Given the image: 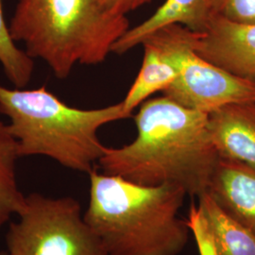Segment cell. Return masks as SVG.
Returning <instances> with one entry per match:
<instances>
[{"mask_svg":"<svg viewBox=\"0 0 255 255\" xmlns=\"http://www.w3.org/2000/svg\"><path fill=\"white\" fill-rule=\"evenodd\" d=\"M134 121L131 143L105 147L98 163L103 173L143 185H177L197 199L205 193L219 158L208 114L163 96L144 101Z\"/></svg>","mask_w":255,"mask_h":255,"instance_id":"1","label":"cell"},{"mask_svg":"<svg viewBox=\"0 0 255 255\" xmlns=\"http://www.w3.org/2000/svg\"><path fill=\"white\" fill-rule=\"evenodd\" d=\"M84 220L108 255H178L191 230L179 216L187 196L172 184L143 185L117 175L89 174Z\"/></svg>","mask_w":255,"mask_h":255,"instance_id":"2","label":"cell"},{"mask_svg":"<svg viewBox=\"0 0 255 255\" xmlns=\"http://www.w3.org/2000/svg\"><path fill=\"white\" fill-rule=\"evenodd\" d=\"M0 114L9 119L22 157L45 156L74 171L91 173L103 155L99 130L131 118L122 101L99 109H79L61 101L46 86L10 89L0 83Z\"/></svg>","mask_w":255,"mask_h":255,"instance_id":"3","label":"cell"},{"mask_svg":"<svg viewBox=\"0 0 255 255\" xmlns=\"http://www.w3.org/2000/svg\"><path fill=\"white\" fill-rule=\"evenodd\" d=\"M129 27L127 16L111 13L98 0H18L9 24L12 40L59 80L77 64H102Z\"/></svg>","mask_w":255,"mask_h":255,"instance_id":"4","label":"cell"},{"mask_svg":"<svg viewBox=\"0 0 255 255\" xmlns=\"http://www.w3.org/2000/svg\"><path fill=\"white\" fill-rule=\"evenodd\" d=\"M193 32L181 25H171L144 41L154 45L176 69V79L163 92L164 97L206 114L232 103L255 101V83L197 54L191 45Z\"/></svg>","mask_w":255,"mask_h":255,"instance_id":"5","label":"cell"},{"mask_svg":"<svg viewBox=\"0 0 255 255\" xmlns=\"http://www.w3.org/2000/svg\"><path fill=\"white\" fill-rule=\"evenodd\" d=\"M17 217L6 235L10 255H108L71 197L31 193Z\"/></svg>","mask_w":255,"mask_h":255,"instance_id":"6","label":"cell"},{"mask_svg":"<svg viewBox=\"0 0 255 255\" xmlns=\"http://www.w3.org/2000/svg\"><path fill=\"white\" fill-rule=\"evenodd\" d=\"M191 45L206 61L255 83V25L214 15L206 31L193 32Z\"/></svg>","mask_w":255,"mask_h":255,"instance_id":"7","label":"cell"},{"mask_svg":"<svg viewBox=\"0 0 255 255\" xmlns=\"http://www.w3.org/2000/svg\"><path fill=\"white\" fill-rule=\"evenodd\" d=\"M208 130L219 157L255 167V101L232 103L211 112Z\"/></svg>","mask_w":255,"mask_h":255,"instance_id":"8","label":"cell"},{"mask_svg":"<svg viewBox=\"0 0 255 255\" xmlns=\"http://www.w3.org/2000/svg\"><path fill=\"white\" fill-rule=\"evenodd\" d=\"M206 192L221 209L255 234V167L219 157Z\"/></svg>","mask_w":255,"mask_h":255,"instance_id":"9","label":"cell"},{"mask_svg":"<svg viewBox=\"0 0 255 255\" xmlns=\"http://www.w3.org/2000/svg\"><path fill=\"white\" fill-rule=\"evenodd\" d=\"M214 17L211 0H165L154 13L135 27H129L112 48V53L125 54L142 45L157 30L181 25L194 32L206 31Z\"/></svg>","mask_w":255,"mask_h":255,"instance_id":"10","label":"cell"},{"mask_svg":"<svg viewBox=\"0 0 255 255\" xmlns=\"http://www.w3.org/2000/svg\"><path fill=\"white\" fill-rule=\"evenodd\" d=\"M198 207L217 255H255V233L230 217L207 192L198 198Z\"/></svg>","mask_w":255,"mask_h":255,"instance_id":"11","label":"cell"},{"mask_svg":"<svg viewBox=\"0 0 255 255\" xmlns=\"http://www.w3.org/2000/svg\"><path fill=\"white\" fill-rule=\"evenodd\" d=\"M144 58L135 81L122 101L123 109L132 116L133 110L148 97L157 92H164L175 81L176 69L163 53L151 43L144 42Z\"/></svg>","mask_w":255,"mask_h":255,"instance_id":"12","label":"cell"},{"mask_svg":"<svg viewBox=\"0 0 255 255\" xmlns=\"http://www.w3.org/2000/svg\"><path fill=\"white\" fill-rule=\"evenodd\" d=\"M21 158L8 124L0 120V228L23 209L26 196L19 189L16 167Z\"/></svg>","mask_w":255,"mask_h":255,"instance_id":"13","label":"cell"},{"mask_svg":"<svg viewBox=\"0 0 255 255\" xmlns=\"http://www.w3.org/2000/svg\"><path fill=\"white\" fill-rule=\"evenodd\" d=\"M0 64L9 82L16 88H25L31 81L34 60L17 46L9 33L0 0Z\"/></svg>","mask_w":255,"mask_h":255,"instance_id":"14","label":"cell"},{"mask_svg":"<svg viewBox=\"0 0 255 255\" xmlns=\"http://www.w3.org/2000/svg\"><path fill=\"white\" fill-rule=\"evenodd\" d=\"M214 15L242 25H255V0H211Z\"/></svg>","mask_w":255,"mask_h":255,"instance_id":"15","label":"cell"},{"mask_svg":"<svg viewBox=\"0 0 255 255\" xmlns=\"http://www.w3.org/2000/svg\"><path fill=\"white\" fill-rule=\"evenodd\" d=\"M187 223L198 247L200 255H217L213 239L201 216L198 204L193 203L187 217Z\"/></svg>","mask_w":255,"mask_h":255,"instance_id":"16","label":"cell"},{"mask_svg":"<svg viewBox=\"0 0 255 255\" xmlns=\"http://www.w3.org/2000/svg\"><path fill=\"white\" fill-rule=\"evenodd\" d=\"M101 6L113 14L127 16L128 13L148 4L151 0H98Z\"/></svg>","mask_w":255,"mask_h":255,"instance_id":"17","label":"cell"},{"mask_svg":"<svg viewBox=\"0 0 255 255\" xmlns=\"http://www.w3.org/2000/svg\"><path fill=\"white\" fill-rule=\"evenodd\" d=\"M0 255H10L8 252H0Z\"/></svg>","mask_w":255,"mask_h":255,"instance_id":"18","label":"cell"}]
</instances>
